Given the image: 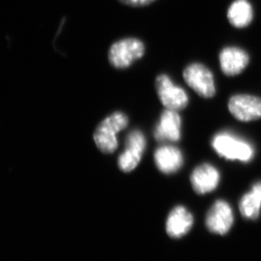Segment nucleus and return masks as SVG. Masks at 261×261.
Here are the masks:
<instances>
[{"label": "nucleus", "mask_w": 261, "mask_h": 261, "mask_svg": "<svg viewBox=\"0 0 261 261\" xmlns=\"http://www.w3.org/2000/svg\"><path fill=\"white\" fill-rule=\"evenodd\" d=\"M126 114L116 111L101 121L93 134L96 146L103 153H112L117 149L118 140L116 134L128 126Z\"/></svg>", "instance_id": "1"}, {"label": "nucleus", "mask_w": 261, "mask_h": 261, "mask_svg": "<svg viewBox=\"0 0 261 261\" xmlns=\"http://www.w3.org/2000/svg\"><path fill=\"white\" fill-rule=\"evenodd\" d=\"M211 145L219 155L229 161L249 162L254 155L250 143L229 132H221L214 136Z\"/></svg>", "instance_id": "2"}, {"label": "nucleus", "mask_w": 261, "mask_h": 261, "mask_svg": "<svg viewBox=\"0 0 261 261\" xmlns=\"http://www.w3.org/2000/svg\"><path fill=\"white\" fill-rule=\"evenodd\" d=\"M145 53L144 43L135 38H123L113 43L109 50V61L116 69H126Z\"/></svg>", "instance_id": "3"}, {"label": "nucleus", "mask_w": 261, "mask_h": 261, "mask_svg": "<svg viewBox=\"0 0 261 261\" xmlns=\"http://www.w3.org/2000/svg\"><path fill=\"white\" fill-rule=\"evenodd\" d=\"M184 78L187 84L202 98H211L216 95L213 73L203 64L188 65L184 70Z\"/></svg>", "instance_id": "4"}, {"label": "nucleus", "mask_w": 261, "mask_h": 261, "mask_svg": "<svg viewBox=\"0 0 261 261\" xmlns=\"http://www.w3.org/2000/svg\"><path fill=\"white\" fill-rule=\"evenodd\" d=\"M155 88L159 98L166 109L178 111L189 106V96L185 90L175 85L166 74H161L157 76Z\"/></svg>", "instance_id": "5"}, {"label": "nucleus", "mask_w": 261, "mask_h": 261, "mask_svg": "<svg viewBox=\"0 0 261 261\" xmlns=\"http://www.w3.org/2000/svg\"><path fill=\"white\" fill-rule=\"evenodd\" d=\"M228 109L239 121H256L261 118V98L249 94H236L229 99Z\"/></svg>", "instance_id": "6"}, {"label": "nucleus", "mask_w": 261, "mask_h": 261, "mask_svg": "<svg viewBox=\"0 0 261 261\" xmlns=\"http://www.w3.org/2000/svg\"><path fill=\"white\" fill-rule=\"evenodd\" d=\"M233 213L226 201L217 200L210 208L206 216L208 231L218 235L227 233L233 224Z\"/></svg>", "instance_id": "7"}, {"label": "nucleus", "mask_w": 261, "mask_h": 261, "mask_svg": "<svg viewBox=\"0 0 261 261\" xmlns=\"http://www.w3.org/2000/svg\"><path fill=\"white\" fill-rule=\"evenodd\" d=\"M181 119L177 111L166 109L161 113L153 135L160 143H176L181 139Z\"/></svg>", "instance_id": "8"}, {"label": "nucleus", "mask_w": 261, "mask_h": 261, "mask_svg": "<svg viewBox=\"0 0 261 261\" xmlns=\"http://www.w3.org/2000/svg\"><path fill=\"white\" fill-rule=\"evenodd\" d=\"M221 175L211 164L203 163L194 169L191 175V184L195 193L200 195L214 191L218 187Z\"/></svg>", "instance_id": "9"}, {"label": "nucleus", "mask_w": 261, "mask_h": 261, "mask_svg": "<svg viewBox=\"0 0 261 261\" xmlns=\"http://www.w3.org/2000/svg\"><path fill=\"white\" fill-rule=\"evenodd\" d=\"M222 72L227 76H235L243 72L249 63V54L239 47H226L219 56Z\"/></svg>", "instance_id": "10"}, {"label": "nucleus", "mask_w": 261, "mask_h": 261, "mask_svg": "<svg viewBox=\"0 0 261 261\" xmlns=\"http://www.w3.org/2000/svg\"><path fill=\"white\" fill-rule=\"evenodd\" d=\"M154 162L162 173H176L184 166V155L181 151L175 146H161L154 152Z\"/></svg>", "instance_id": "11"}, {"label": "nucleus", "mask_w": 261, "mask_h": 261, "mask_svg": "<svg viewBox=\"0 0 261 261\" xmlns=\"http://www.w3.org/2000/svg\"><path fill=\"white\" fill-rule=\"evenodd\" d=\"M194 224V216L184 206H177L171 211L166 221V231L173 239L185 236Z\"/></svg>", "instance_id": "12"}, {"label": "nucleus", "mask_w": 261, "mask_h": 261, "mask_svg": "<svg viewBox=\"0 0 261 261\" xmlns=\"http://www.w3.org/2000/svg\"><path fill=\"white\" fill-rule=\"evenodd\" d=\"M254 18V11L248 0H234L227 10V19L236 28H247Z\"/></svg>", "instance_id": "13"}, {"label": "nucleus", "mask_w": 261, "mask_h": 261, "mask_svg": "<svg viewBox=\"0 0 261 261\" xmlns=\"http://www.w3.org/2000/svg\"><path fill=\"white\" fill-rule=\"evenodd\" d=\"M239 208L244 218L256 219L261 210V181L254 184L251 190L240 200Z\"/></svg>", "instance_id": "14"}, {"label": "nucleus", "mask_w": 261, "mask_h": 261, "mask_svg": "<svg viewBox=\"0 0 261 261\" xmlns=\"http://www.w3.org/2000/svg\"><path fill=\"white\" fill-rule=\"evenodd\" d=\"M143 153L130 148H125L123 153L119 156L118 166L123 172H130L140 163Z\"/></svg>", "instance_id": "15"}, {"label": "nucleus", "mask_w": 261, "mask_h": 261, "mask_svg": "<svg viewBox=\"0 0 261 261\" xmlns=\"http://www.w3.org/2000/svg\"><path fill=\"white\" fill-rule=\"evenodd\" d=\"M125 143H126V148H130L143 153H144L146 145H147L145 136L143 132L138 129L130 130L126 136Z\"/></svg>", "instance_id": "16"}, {"label": "nucleus", "mask_w": 261, "mask_h": 261, "mask_svg": "<svg viewBox=\"0 0 261 261\" xmlns=\"http://www.w3.org/2000/svg\"><path fill=\"white\" fill-rule=\"evenodd\" d=\"M122 5L130 6V7H144L155 2L156 0H118Z\"/></svg>", "instance_id": "17"}]
</instances>
